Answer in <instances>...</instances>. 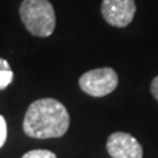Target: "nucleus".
Listing matches in <instances>:
<instances>
[{"label":"nucleus","instance_id":"obj_7","mask_svg":"<svg viewBox=\"0 0 158 158\" xmlns=\"http://www.w3.org/2000/svg\"><path fill=\"white\" fill-rule=\"evenodd\" d=\"M21 158H57V156L53 152L46 149H34L25 153Z\"/></svg>","mask_w":158,"mask_h":158},{"label":"nucleus","instance_id":"obj_9","mask_svg":"<svg viewBox=\"0 0 158 158\" xmlns=\"http://www.w3.org/2000/svg\"><path fill=\"white\" fill-rule=\"evenodd\" d=\"M150 91H152V95L154 96V99L158 102V77H156V78L152 81Z\"/></svg>","mask_w":158,"mask_h":158},{"label":"nucleus","instance_id":"obj_6","mask_svg":"<svg viewBox=\"0 0 158 158\" xmlns=\"http://www.w3.org/2000/svg\"><path fill=\"white\" fill-rule=\"evenodd\" d=\"M13 79V73L11 70L8 61L4 58H0V90H4L11 85Z\"/></svg>","mask_w":158,"mask_h":158},{"label":"nucleus","instance_id":"obj_3","mask_svg":"<svg viewBox=\"0 0 158 158\" xmlns=\"http://www.w3.org/2000/svg\"><path fill=\"white\" fill-rule=\"evenodd\" d=\"M118 85V77L116 71L111 67L94 69L79 78L81 90L94 98H102L110 95L116 90Z\"/></svg>","mask_w":158,"mask_h":158},{"label":"nucleus","instance_id":"obj_8","mask_svg":"<svg viewBox=\"0 0 158 158\" xmlns=\"http://www.w3.org/2000/svg\"><path fill=\"white\" fill-rule=\"evenodd\" d=\"M6 141H7V121L4 116L0 115V148H3Z\"/></svg>","mask_w":158,"mask_h":158},{"label":"nucleus","instance_id":"obj_2","mask_svg":"<svg viewBox=\"0 0 158 158\" xmlns=\"http://www.w3.org/2000/svg\"><path fill=\"white\" fill-rule=\"evenodd\" d=\"M20 17L27 31L37 37H49L56 29V12L49 0H23Z\"/></svg>","mask_w":158,"mask_h":158},{"label":"nucleus","instance_id":"obj_5","mask_svg":"<svg viewBox=\"0 0 158 158\" xmlns=\"http://www.w3.org/2000/svg\"><path fill=\"white\" fill-rule=\"evenodd\" d=\"M107 152L111 158H142V146L125 132H115L107 140Z\"/></svg>","mask_w":158,"mask_h":158},{"label":"nucleus","instance_id":"obj_1","mask_svg":"<svg viewBox=\"0 0 158 158\" xmlns=\"http://www.w3.org/2000/svg\"><path fill=\"white\" fill-rule=\"evenodd\" d=\"M70 127V115L66 107L53 98H44L33 102L24 116L23 129L32 138H58Z\"/></svg>","mask_w":158,"mask_h":158},{"label":"nucleus","instance_id":"obj_4","mask_svg":"<svg viewBox=\"0 0 158 158\" xmlns=\"http://www.w3.org/2000/svg\"><path fill=\"white\" fill-rule=\"evenodd\" d=\"M135 13V0H103L102 3V16L112 27H128L133 21Z\"/></svg>","mask_w":158,"mask_h":158}]
</instances>
